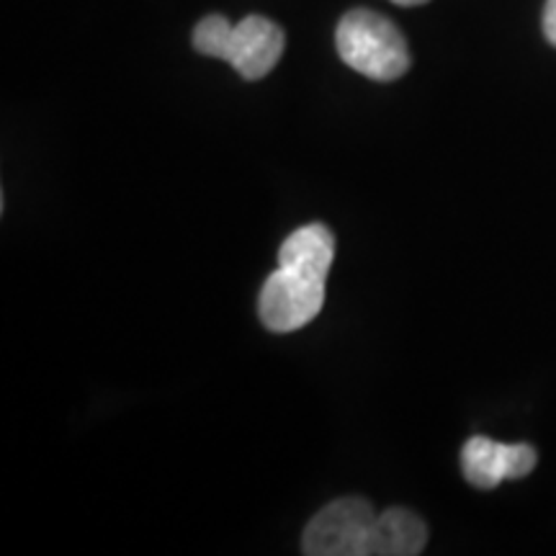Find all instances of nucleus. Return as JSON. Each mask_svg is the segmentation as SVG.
Wrapping results in <instances>:
<instances>
[{
    "label": "nucleus",
    "instance_id": "nucleus-1",
    "mask_svg": "<svg viewBox=\"0 0 556 556\" xmlns=\"http://www.w3.org/2000/svg\"><path fill=\"white\" fill-rule=\"evenodd\" d=\"M193 47L206 58L229 62L245 80H261L281 60L283 31L263 16H248L238 26L225 16H206L193 29Z\"/></svg>",
    "mask_w": 556,
    "mask_h": 556
},
{
    "label": "nucleus",
    "instance_id": "nucleus-2",
    "mask_svg": "<svg viewBox=\"0 0 556 556\" xmlns=\"http://www.w3.org/2000/svg\"><path fill=\"white\" fill-rule=\"evenodd\" d=\"M336 47L348 67L371 80H397L409 70L405 37L374 11H348L338 24Z\"/></svg>",
    "mask_w": 556,
    "mask_h": 556
},
{
    "label": "nucleus",
    "instance_id": "nucleus-3",
    "mask_svg": "<svg viewBox=\"0 0 556 556\" xmlns=\"http://www.w3.org/2000/svg\"><path fill=\"white\" fill-rule=\"evenodd\" d=\"M377 513L361 497L325 505L304 528L302 552L307 556H366Z\"/></svg>",
    "mask_w": 556,
    "mask_h": 556
},
{
    "label": "nucleus",
    "instance_id": "nucleus-4",
    "mask_svg": "<svg viewBox=\"0 0 556 556\" xmlns=\"http://www.w3.org/2000/svg\"><path fill=\"white\" fill-rule=\"evenodd\" d=\"M325 307V281L278 266L263 283L258 309L270 332H294Z\"/></svg>",
    "mask_w": 556,
    "mask_h": 556
},
{
    "label": "nucleus",
    "instance_id": "nucleus-5",
    "mask_svg": "<svg viewBox=\"0 0 556 556\" xmlns=\"http://www.w3.org/2000/svg\"><path fill=\"white\" fill-rule=\"evenodd\" d=\"M536 467V451L528 443H497L475 435L464 443L462 471L479 490H495L505 479H520Z\"/></svg>",
    "mask_w": 556,
    "mask_h": 556
},
{
    "label": "nucleus",
    "instance_id": "nucleus-6",
    "mask_svg": "<svg viewBox=\"0 0 556 556\" xmlns=\"http://www.w3.org/2000/svg\"><path fill=\"white\" fill-rule=\"evenodd\" d=\"M336 258V238L325 225H307L291 232L278 250V266L325 281Z\"/></svg>",
    "mask_w": 556,
    "mask_h": 556
},
{
    "label": "nucleus",
    "instance_id": "nucleus-7",
    "mask_svg": "<svg viewBox=\"0 0 556 556\" xmlns=\"http://www.w3.org/2000/svg\"><path fill=\"white\" fill-rule=\"evenodd\" d=\"M428 544V528L415 513L392 507L377 516L366 556H415Z\"/></svg>",
    "mask_w": 556,
    "mask_h": 556
},
{
    "label": "nucleus",
    "instance_id": "nucleus-8",
    "mask_svg": "<svg viewBox=\"0 0 556 556\" xmlns=\"http://www.w3.org/2000/svg\"><path fill=\"white\" fill-rule=\"evenodd\" d=\"M544 34L546 39L556 47V0H546L544 9Z\"/></svg>",
    "mask_w": 556,
    "mask_h": 556
},
{
    "label": "nucleus",
    "instance_id": "nucleus-9",
    "mask_svg": "<svg viewBox=\"0 0 556 556\" xmlns=\"http://www.w3.org/2000/svg\"><path fill=\"white\" fill-rule=\"evenodd\" d=\"M392 3H397V5H422V3H428V0H392Z\"/></svg>",
    "mask_w": 556,
    "mask_h": 556
}]
</instances>
